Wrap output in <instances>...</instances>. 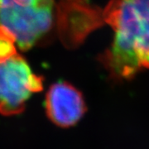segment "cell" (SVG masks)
I'll return each mask as SVG.
<instances>
[{"mask_svg":"<svg viewBox=\"0 0 149 149\" xmlns=\"http://www.w3.org/2000/svg\"><path fill=\"white\" fill-rule=\"evenodd\" d=\"M15 45L16 42L13 37L0 27V62L17 54Z\"/></svg>","mask_w":149,"mask_h":149,"instance_id":"obj_5","label":"cell"},{"mask_svg":"<svg viewBox=\"0 0 149 149\" xmlns=\"http://www.w3.org/2000/svg\"><path fill=\"white\" fill-rule=\"evenodd\" d=\"M46 109L52 122L63 128L74 125L86 111L82 94L67 82L51 86L46 97Z\"/></svg>","mask_w":149,"mask_h":149,"instance_id":"obj_4","label":"cell"},{"mask_svg":"<svg viewBox=\"0 0 149 149\" xmlns=\"http://www.w3.org/2000/svg\"><path fill=\"white\" fill-rule=\"evenodd\" d=\"M54 0H0V27L27 50L52 25Z\"/></svg>","mask_w":149,"mask_h":149,"instance_id":"obj_2","label":"cell"},{"mask_svg":"<svg viewBox=\"0 0 149 149\" xmlns=\"http://www.w3.org/2000/svg\"><path fill=\"white\" fill-rule=\"evenodd\" d=\"M42 90V78L33 73L27 61L16 54L0 62V113L22 112L32 95Z\"/></svg>","mask_w":149,"mask_h":149,"instance_id":"obj_3","label":"cell"},{"mask_svg":"<svg viewBox=\"0 0 149 149\" xmlns=\"http://www.w3.org/2000/svg\"><path fill=\"white\" fill-rule=\"evenodd\" d=\"M102 20L114 33L100 58L112 76L128 80L149 69V0H110Z\"/></svg>","mask_w":149,"mask_h":149,"instance_id":"obj_1","label":"cell"}]
</instances>
